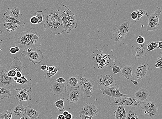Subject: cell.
<instances>
[{
	"label": "cell",
	"instance_id": "obj_1",
	"mask_svg": "<svg viewBox=\"0 0 162 119\" xmlns=\"http://www.w3.org/2000/svg\"><path fill=\"white\" fill-rule=\"evenodd\" d=\"M14 38L16 46L20 48H31L32 50L41 46L43 40L38 32L31 31L18 33Z\"/></svg>",
	"mask_w": 162,
	"mask_h": 119
},
{
	"label": "cell",
	"instance_id": "obj_2",
	"mask_svg": "<svg viewBox=\"0 0 162 119\" xmlns=\"http://www.w3.org/2000/svg\"><path fill=\"white\" fill-rule=\"evenodd\" d=\"M44 16V27L52 35H58L65 32L60 13L57 11L46 8L43 11Z\"/></svg>",
	"mask_w": 162,
	"mask_h": 119
},
{
	"label": "cell",
	"instance_id": "obj_3",
	"mask_svg": "<svg viewBox=\"0 0 162 119\" xmlns=\"http://www.w3.org/2000/svg\"><path fill=\"white\" fill-rule=\"evenodd\" d=\"M57 11L60 13L65 32L71 33L77 26L75 15L65 5L60 6Z\"/></svg>",
	"mask_w": 162,
	"mask_h": 119
},
{
	"label": "cell",
	"instance_id": "obj_4",
	"mask_svg": "<svg viewBox=\"0 0 162 119\" xmlns=\"http://www.w3.org/2000/svg\"><path fill=\"white\" fill-rule=\"evenodd\" d=\"M144 102L138 101L133 97H127L126 96H124L114 98L110 104L111 107L113 108L120 105L141 108Z\"/></svg>",
	"mask_w": 162,
	"mask_h": 119
},
{
	"label": "cell",
	"instance_id": "obj_5",
	"mask_svg": "<svg viewBox=\"0 0 162 119\" xmlns=\"http://www.w3.org/2000/svg\"><path fill=\"white\" fill-rule=\"evenodd\" d=\"M131 27V21L128 19L118 26L112 31L113 39L115 42H119L124 39L129 33Z\"/></svg>",
	"mask_w": 162,
	"mask_h": 119
},
{
	"label": "cell",
	"instance_id": "obj_6",
	"mask_svg": "<svg viewBox=\"0 0 162 119\" xmlns=\"http://www.w3.org/2000/svg\"><path fill=\"white\" fill-rule=\"evenodd\" d=\"M77 79L82 92L88 97H91L94 90L93 80L82 74L79 75Z\"/></svg>",
	"mask_w": 162,
	"mask_h": 119
},
{
	"label": "cell",
	"instance_id": "obj_7",
	"mask_svg": "<svg viewBox=\"0 0 162 119\" xmlns=\"http://www.w3.org/2000/svg\"><path fill=\"white\" fill-rule=\"evenodd\" d=\"M161 10L160 6L157 7L154 9V13L151 15H147V17L149 19V22L146 27L147 32H156L159 25V18L161 12Z\"/></svg>",
	"mask_w": 162,
	"mask_h": 119
},
{
	"label": "cell",
	"instance_id": "obj_8",
	"mask_svg": "<svg viewBox=\"0 0 162 119\" xmlns=\"http://www.w3.org/2000/svg\"><path fill=\"white\" fill-rule=\"evenodd\" d=\"M141 108L144 117L154 119L156 117L158 111V107L154 102H144Z\"/></svg>",
	"mask_w": 162,
	"mask_h": 119
},
{
	"label": "cell",
	"instance_id": "obj_9",
	"mask_svg": "<svg viewBox=\"0 0 162 119\" xmlns=\"http://www.w3.org/2000/svg\"><path fill=\"white\" fill-rule=\"evenodd\" d=\"M32 79L29 81L26 77L25 76H22L16 81L13 82V89L15 91H19L22 90H24L26 92L29 93L32 91V88L34 87L32 84Z\"/></svg>",
	"mask_w": 162,
	"mask_h": 119
},
{
	"label": "cell",
	"instance_id": "obj_10",
	"mask_svg": "<svg viewBox=\"0 0 162 119\" xmlns=\"http://www.w3.org/2000/svg\"><path fill=\"white\" fill-rule=\"evenodd\" d=\"M8 66L0 67V87L11 88L13 87V78L9 77L7 73L9 70Z\"/></svg>",
	"mask_w": 162,
	"mask_h": 119
},
{
	"label": "cell",
	"instance_id": "obj_11",
	"mask_svg": "<svg viewBox=\"0 0 162 119\" xmlns=\"http://www.w3.org/2000/svg\"><path fill=\"white\" fill-rule=\"evenodd\" d=\"M97 82L101 87L106 88L115 86L116 80L112 75H100L97 76Z\"/></svg>",
	"mask_w": 162,
	"mask_h": 119
},
{
	"label": "cell",
	"instance_id": "obj_12",
	"mask_svg": "<svg viewBox=\"0 0 162 119\" xmlns=\"http://www.w3.org/2000/svg\"><path fill=\"white\" fill-rule=\"evenodd\" d=\"M21 55L22 57L28 58L29 62H33L34 64L41 63L44 58L43 54L39 50L30 52L26 50H24L21 53Z\"/></svg>",
	"mask_w": 162,
	"mask_h": 119
},
{
	"label": "cell",
	"instance_id": "obj_13",
	"mask_svg": "<svg viewBox=\"0 0 162 119\" xmlns=\"http://www.w3.org/2000/svg\"><path fill=\"white\" fill-rule=\"evenodd\" d=\"M147 42H145L142 45L138 44L133 47L132 54L134 59L139 60L147 56L148 52L147 49Z\"/></svg>",
	"mask_w": 162,
	"mask_h": 119
},
{
	"label": "cell",
	"instance_id": "obj_14",
	"mask_svg": "<svg viewBox=\"0 0 162 119\" xmlns=\"http://www.w3.org/2000/svg\"><path fill=\"white\" fill-rule=\"evenodd\" d=\"M150 71L148 64L143 63L141 64L136 68L135 77L137 81H143L144 78L148 76Z\"/></svg>",
	"mask_w": 162,
	"mask_h": 119
},
{
	"label": "cell",
	"instance_id": "obj_15",
	"mask_svg": "<svg viewBox=\"0 0 162 119\" xmlns=\"http://www.w3.org/2000/svg\"><path fill=\"white\" fill-rule=\"evenodd\" d=\"M100 110L95 105L92 103H87L83 106L79 114H84L88 117H95L100 113Z\"/></svg>",
	"mask_w": 162,
	"mask_h": 119
},
{
	"label": "cell",
	"instance_id": "obj_16",
	"mask_svg": "<svg viewBox=\"0 0 162 119\" xmlns=\"http://www.w3.org/2000/svg\"><path fill=\"white\" fill-rule=\"evenodd\" d=\"M66 83H59L55 80L54 81L50 87V91L55 97H60L66 94Z\"/></svg>",
	"mask_w": 162,
	"mask_h": 119
},
{
	"label": "cell",
	"instance_id": "obj_17",
	"mask_svg": "<svg viewBox=\"0 0 162 119\" xmlns=\"http://www.w3.org/2000/svg\"><path fill=\"white\" fill-rule=\"evenodd\" d=\"M100 91L102 94L114 98L128 96L127 94L121 93L120 92L119 87L118 86L103 88Z\"/></svg>",
	"mask_w": 162,
	"mask_h": 119
},
{
	"label": "cell",
	"instance_id": "obj_18",
	"mask_svg": "<svg viewBox=\"0 0 162 119\" xmlns=\"http://www.w3.org/2000/svg\"><path fill=\"white\" fill-rule=\"evenodd\" d=\"M120 68L121 75L127 79L131 81L133 84L137 86L138 85V81L132 79L133 75L132 67L127 65H123Z\"/></svg>",
	"mask_w": 162,
	"mask_h": 119
},
{
	"label": "cell",
	"instance_id": "obj_19",
	"mask_svg": "<svg viewBox=\"0 0 162 119\" xmlns=\"http://www.w3.org/2000/svg\"><path fill=\"white\" fill-rule=\"evenodd\" d=\"M127 114L126 119H144L142 110L140 108L130 107Z\"/></svg>",
	"mask_w": 162,
	"mask_h": 119
},
{
	"label": "cell",
	"instance_id": "obj_20",
	"mask_svg": "<svg viewBox=\"0 0 162 119\" xmlns=\"http://www.w3.org/2000/svg\"><path fill=\"white\" fill-rule=\"evenodd\" d=\"M135 98L140 102H144L149 99L150 96L148 88L143 87L134 93Z\"/></svg>",
	"mask_w": 162,
	"mask_h": 119
},
{
	"label": "cell",
	"instance_id": "obj_21",
	"mask_svg": "<svg viewBox=\"0 0 162 119\" xmlns=\"http://www.w3.org/2000/svg\"><path fill=\"white\" fill-rule=\"evenodd\" d=\"M67 93L68 94L67 100L70 103H76L78 102L80 99L81 94L80 92L76 88L73 90L67 92Z\"/></svg>",
	"mask_w": 162,
	"mask_h": 119
},
{
	"label": "cell",
	"instance_id": "obj_22",
	"mask_svg": "<svg viewBox=\"0 0 162 119\" xmlns=\"http://www.w3.org/2000/svg\"><path fill=\"white\" fill-rule=\"evenodd\" d=\"M14 60L8 66L9 70H13L16 72L19 71L22 72L23 69H25V67L23 66V63L18 57L13 58Z\"/></svg>",
	"mask_w": 162,
	"mask_h": 119
},
{
	"label": "cell",
	"instance_id": "obj_23",
	"mask_svg": "<svg viewBox=\"0 0 162 119\" xmlns=\"http://www.w3.org/2000/svg\"><path fill=\"white\" fill-rule=\"evenodd\" d=\"M4 14L18 19L21 18L23 16L20 13V9L16 6L12 8H8L7 11Z\"/></svg>",
	"mask_w": 162,
	"mask_h": 119
},
{
	"label": "cell",
	"instance_id": "obj_24",
	"mask_svg": "<svg viewBox=\"0 0 162 119\" xmlns=\"http://www.w3.org/2000/svg\"><path fill=\"white\" fill-rule=\"evenodd\" d=\"M60 68L59 66L48 67L46 70L44 71V76L46 79L47 80H50L53 76H55L58 72Z\"/></svg>",
	"mask_w": 162,
	"mask_h": 119
},
{
	"label": "cell",
	"instance_id": "obj_25",
	"mask_svg": "<svg viewBox=\"0 0 162 119\" xmlns=\"http://www.w3.org/2000/svg\"><path fill=\"white\" fill-rule=\"evenodd\" d=\"M118 107L113 114L115 119H126L127 112L124 106L120 105Z\"/></svg>",
	"mask_w": 162,
	"mask_h": 119
},
{
	"label": "cell",
	"instance_id": "obj_26",
	"mask_svg": "<svg viewBox=\"0 0 162 119\" xmlns=\"http://www.w3.org/2000/svg\"><path fill=\"white\" fill-rule=\"evenodd\" d=\"M15 97L17 101L18 102L22 101H29L32 100L31 95L25 93L23 90L18 91V92L16 93Z\"/></svg>",
	"mask_w": 162,
	"mask_h": 119
},
{
	"label": "cell",
	"instance_id": "obj_27",
	"mask_svg": "<svg viewBox=\"0 0 162 119\" xmlns=\"http://www.w3.org/2000/svg\"><path fill=\"white\" fill-rule=\"evenodd\" d=\"M25 109V115L29 118V119H37L39 118L40 113L34 109L31 106L27 105Z\"/></svg>",
	"mask_w": 162,
	"mask_h": 119
},
{
	"label": "cell",
	"instance_id": "obj_28",
	"mask_svg": "<svg viewBox=\"0 0 162 119\" xmlns=\"http://www.w3.org/2000/svg\"><path fill=\"white\" fill-rule=\"evenodd\" d=\"M2 20L3 23H11L17 24L22 28H24L25 25V23L23 21H20L18 19L4 14L2 18Z\"/></svg>",
	"mask_w": 162,
	"mask_h": 119
},
{
	"label": "cell",
	"instance_id": "obj_29",
	"mask_svg": "<svg viewBox=\"0 0 162 119\" xmlns=\"http://www.w3.org/2000/svg\"><path fill=\"white\" fill-rule=\"evenodd\" d=\"M12 111L13 115L16 117H21L25 114V107L21 103L17 106L13 108Z\"/></svg>",
	"mask_w": 162,
	"mask_h": 119
},
{
	"label": "cell",
	"instance_id": "obj_30",
	"mask_svg": "<svg viewBox=\"0 0 162 119\" xmlns=\"http://www.w3.org/2000/svg\"><path fill=\"white\" fill-rule=\"evenodd\" d=\"M5 29L9 32L18 31L20 26L17 24L11 23H3Z\"/></svg>",
	"mask_w": 162,
	"mask_h": 119
},
{
	"label": "cell",
	"instance_id": "obj_31",
	"mask_svg": "<svg viewBox=\"0 0 162 119\" xmlns=\"http://www.w3.org/2000/svg\"><path fill=\"white\" fill-rule=\"evenodd\" d=\"M66 85L71 88H80L78 79L75 77H70L66 81Z\"/></svg>",
	"mask_w": 162,
	"mask_h": 119
},
{
	"label": "cell",
	"instance_id": "obj_32",
	"mask_svg": "<svg viewBox=\"0 0 162 119\" xmlns=\"http://www.w3.org/2000/svg\"><path fill=\"white\" fill-rule=\"evenodd\" d=\"M11 96V90L9 88L0 87V99L3 100L5 97L10 98Z\"/></svg>",
	"mask_w": 162,
	"mask_h": 119
},
{
	"label": "cell",
	"instance_id": "obj_33",
	"mask_svg": "<svg viewBox=\"0 0 162 119\" xmlns=\"http://www.w3.org/2000/svg\"><path fill=\"white\" fill-rule=\"evenodd\" d=\"M66 100L65 98L62 97L61 99L57 101L54 103V106L56 107L60 112H63L65 109V101Z\"/></svg>",
	"mask_w": 162,
	"mask_h": 119
},
{
	"label": "cell",
	"instance_id": "obj_34",
	"mask_svg": "<svg viewBox=\"0 0 162 119\" xmlns=\"http://www.w3.org/2000/svg\"><path fill=\"white\" fill-rule=\"evenodd\" d=\"M13 112L12 109L4 111L0 114V119H12V115Z\"/></svg>",
	"mask_w": 162,
	"mask_h": 119
},
{
	"label": "cell",
	"instance_id": "obj_35",
	"mask_svg": "<svg viewBox=\"0 0 162 119\" xmlns=\"http://www.w3.org/2000/svg\"><path fill=\"white\" fill-rule=\"evenodd\" d=\"M35 15L38 20V24L43 23L44 22V16L43 12L42 11H36L35 12Z\"/></svg>",
	"mask_w": 162,
	"mask_h": 119
},
{
	"label": "cell",
	"instance_id": "obj_36",
	"mask_svg": "<svg viewBox=\"0 0 162 119\" xmlns=\"http://www.w3.org/2000/svg\"><path fill=\"white\" fill-rule=\"evenodd\" d=\"M156 49H159L158 42H153L148 43L147 49L148 52L153 51Z\"/></svg>",
	"mask_w": 162,
	"mask_h": 119
},
{
	"label": "cell",
	"instance_id": "obj_37",
	"mask_svg": "<svg viewBox=\"0 0 162 119\" xmlns=\"http://www.w3.org/2000/svg\"><path fill=\"white\" fill-rule=\"evenodd\" d=\"M135 11L137 13V18L136 19L137 21H139L144 15L147 16L148 15L147 12L144 10H137Z\"/></svg>",
	"mask_w": 162,
	"mask_h": 119
},
{
	"label": "cell",
	"instance_id": "obj_38",
	"mask_svg": "<svg viewBox=\"0 0 162 119\" xmlns=\"http://www.w3.org/2000/svg\"><path fill=\"white\" fill-rule=\"evenodd\" d=\"M110 67L113 70L112 75L117 74L118 73H121V69L120 67L117 66L115 64H113L110 66Z\"/></svg>",
	"mask_w": 162,
	"mask_h": 119
},
{
	"label": "cell",
	"instance_id": "obj_39",
	"mask_svg": "<svg viewBox=\"0 0 162 119\" xmlns=\"http://www.w3.org/2000/svg\"><path fill=\"white\" fill-rule=\"evenodd\" d=\"M162 56L160 58H159L155 62V67L156 68H159L160 69H162Z\"/></svg>",
	"mask_w": 162,
	"mask_h": 119
},
{
	"label": "cell",
	"instance_id": "obj_40",
	"mask_svg": "<svg viewBox=\"0 0 162 119\" xmlns=\"http://www.w3.org/2000/svg\"><path fill=\"white\" fill-rule=\"evenodd\" d=\"M16 71L13 70H9L7 73L8 76L11 78H13L16 76Z\"/></svg>",
	"mask_w": 162,
	"mask_h": 119
},
{
	"label": "cell",
	"instance_id": "obj_41",
	"mask_svg": "<svg viewBox=\"0 0 162 119\" xmlns=\"http://www.w3.org/2000/svg\"><path fill=\"white\" fill-rule=\"evenodd\" d=\"M137 42L139 45H142L145 42V39L144 37L139 36L137 38Z\"/></svg>",
	"mask_w": 162,
	"mask_h": 119
},
{
	"label": "cell",
	"instance_id": "obj_42",
	"mask_svg": "<svg viewBox=\"0 0 162 119\" xmlns=\"http://www.w3.org/2000/svg\"><path fill=\"white\" fill-rule=\"evenodd\" d=\"M30 22L33 25H36L38 23V20L35 16H33L30 19Z\"/></svg>",
	"mask_w": 162,
	"mask_h": 119
},
{
	"label": "cell",
	"instance_id": "obj_43",
	"mask_svg": "<svg viewBox=\"0 0 162 119\" xmlns=\"http://www.w3.org/2000/svg\"><path fill=\"white\" fill-rule=\"evenodd\" d=\"M57 82L59 83H66V81L62 77H60L57 78L55 80Z\"/></svg>",
	"mask_w": 162,
	"mask_h": 119
},
{
	"label": "cell",
	"instance_id": "obj_44",
	"mask_svg": "<svg viewBox=\"0 0 162 119\" xmlns=\"http://www.w3.org/2000/svg\"><path fill=\"white\" fill-rule=\"evenodd\" d=\"M131 17L133 20H136L137 18V14L135 11H134L131 13Z\"/></svg>",
	"mask_w": 162,
	"mask_h": 119
},
{
	"label": "cell",
	"instance_id": "obj_45",
	"mask_svg": "<svg viewBox=\"0 0 162 119\" xmlns=\"http://www.w3.org/2000/svg\"><path fill=\"white\" fill-rule=\"evenodd\" d=\"M81 119H92V117H88L84 114H80Z\"/></svg>",
	"mask_w": 162,
	"mask_h": 119
},
{
	"label": "cell",
	"instance_id": "obj_46",
	"mask_svg": "<svg viewBox=\"0 0 162 119\" xmlns=\"http://www.w3.org/2000/svg\"><path fill=\"white\" fill-rule=\"evenodd\" d=\"M9 52L10 53L12 54H16L17 52L16 50L15 47H11V48L10 49Z\"/></svg>",
	"mask_w": 162,
	"mask_h": 119
},
{
	"label": "cell",
	"instance_id": "obj_47",
	"mask_svg": "<svg viewBox=\"0 0 162 119\" xmlns=\"http://www.w3.org/2000/svg\"><path fill=\"white\" fill-rule=\"evenodd\" d=\"M65 119H73L74 117L73 115L71 113H69L65 116Z\"/></svg>",
	"mask_w": 162,
	"mask_h": 119
},
{
	"label": "cell",
	"instance_id": "obj_48",
	"mask_svg": "<svg viewBox=\"0 0 162 119\" xmlns=\"http://www.w3.org/2000/svg\"><path fill=\"white\" fill-rule=\"evenodd\" d=\"M23 76L22 72L18 71L16 72V77H17L18 78H21Z\"/></svg>",
	"mask_w": 162,
	"mask_h": 119
},
{
	"label": "cell",
	"instance_id": "obj_49",
	"mask_svg": "<svg viewBox=\"0 0 162 119\" xmlns=\"http://www.w3.org/2000/svg\"><path fill=\"white\" fill-rule=\"evenodd\" d=\"M47 67H48V66H47V65L43 64V65H42L41 67H40V69H41L42 71H44L46 70Z\"/></svg>",
	"mask_w": 162,
	"mask_h": 119
},
{
	"label": "cell",
	"instance_id": "obj_50",
	"mask_svg": "<svg viewBox=\"0 0 162 119\" xmlns=\"http://www.w3.org/2000/svg\"><path fill=\"white\" fill-rule=\"evenodd\" d=\"M56 119H65V116L62 114L59 115Z\"/></svg>",
	"mask_w": 162,
	"mask_h": 119
},
{
	"label": "cell",
	"instance_id": "obj_51",
	"mask_svg": "<svg viewBox=\"0 0 162 119\" xmlns=\"http://www.w3.org/2000/svg\"><path fill=\"white\" fill-rule=\"evenodd\" d=\"M158 48L161 49H162V42L161 41L158 42Z\"/></svg>",
	"mask_w": 162,
	"mask_h": 119
},
{
	"label": "cell",
	"instance_id": "obj_52",
	"mask_svg": "<svg viewBox=\"0 0 162 119\" xmlns=\"http://www.w3.org/2000/svg\"><path fill=\"white\" fill-rule=\"evenodd\" d=\"M69 113V111H64L63 112L62 114L64 116H65H65H66L67 114H68Z\"/></svg>",
	"mask_w": 162,
	"mask_h": 119
},
{
	"label": "cell",
	"instance_id": "obj_53",
	"mask_svg": "<svg viewBox=\"0 0 162 119\" xmlns=\"http://www.w3.org/2000/svg\"><path fill=\"white\" fill-rule=\"evenodd\" d=\"M15 47L16 52H19L20 51L19 47L17 46H16Z\"/></svg>",
	"mask_w": 162,
	"mask_h": 119
},
{
	"label": "cell",
	"instance_id": "obj_54",
	"mask_svg": "<svg viewBox=\"0 0 162 119\" xmlns=\"http://www.w3.org/2000/svg\"><path fill=\"white\" fill-rule=\"evenodd\" d=\"M32 49L31 48H28V49H27V51L29 52H32Z\"/></svg>",
	"mask_w": 162,
	"mask_h": 119
},
{
	"label": "cell",
	"instance_id": "obj_55",
	"mask_svg": "<svg viewBox=\"0 0 162 119\" xmlns=\"http://www.w3.org/2000/svg\"><path fill=\"white\" fill-rule=\"evenodd\" d=\"M18 78L17 77H16V76L13 78V80L14 81H16L17 80H18Z\"/></svg>",
	"mask_w": 162,
	"mask_h": 119
},
{
	"label": "cell",
	"instance_id": "obj_56",
	"mask_svg": "<svg viewBox=\"0 0 162 119\" xmlns=\"http://www.w3.org/2000/svg\"><path fill=\"white\" fill-rule=\"evenodd\" d=\"M19 119H28V118L27 117H22L21 118H20Z\"/></svg>",
	"mask_w": 162,
	"mask_h": 119
},
{
	"label": "cell",
	"instance_id": "obj_57",
	"mask_svg": "<svg viewBox=\"0 0 162 119\" xmlns=\"http://www.w3.org/2000/svg\"><path fill=\"white\" fill-rule=\"evenodd\" d=\"M2 34H3V32L2 31V30L0 29V37H1V36H2Z\"/></svg>",
	"mask_w": 162,
	"mask_h": 119
},
{
	"label": "cell",
	"instance_id": "obj_58",
	"mask_svg": "<svg viewBox=\"0 0 162 119\" xmlns=\"http://www.w3.org/2000/svg\"><path fill=\"white\" fill-rule=\"evenodd\" d=\"M3 42V40H0V47H1Z\"/></svg>",
	"mask_w": 162,
	"mask_h": 119
},
{
	"label": "cell",
	"instance_id": "obj_59",
	"mask_svg": "<svg viewBox=\"0 0 162 119\" xmlns=\"http://www.w3.org/2000/svg\"><path fill=\"white\" fill-rule=\"evenodd\" d=\"M73 119H79L77 117H74Z\"/></svg>",
	"mask_w": 162,
	"mask_h": 119
}]
</instances>
